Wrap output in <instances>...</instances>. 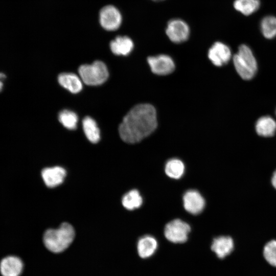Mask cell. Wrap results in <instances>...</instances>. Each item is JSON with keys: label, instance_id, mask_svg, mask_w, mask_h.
<instances>
[{"label": "cell", "instance_id": "2e32d148", "mask_svg": "<svg viewBox=\"0 0 276 276\" xmlns=\"http://www.w3.org/2000/svg\"><path fill=\"white\" fill-rule=\"evenodd\" d=\"M110 48L113 54L126 56L133 50V42L127 36H118L110 42Z\"/></svg>", "mask_w": 276, "mask_h": 276}, {"label": "cell", "instance_id": "30bf717a", "mask_svg": "<svg viewBox=\"0 0 276 276\" xmlns=\"http://www.w3.org/2000/svg\"><path fill=\"white\" fill-rule=\"evenodd\" d=\"M183 203L185 209L193 215L200 213L205 206L203 197L195 190H189L185 193L183 196Z\"/></svg>", "mask_w": 276, "mask_h": 276}, {"label": "cell", "instance_id": "8992f818", "mask_svg": "<svg viewBox=\"0 0 276 276\" xmlns=\"http://www.w3.org/2000/svg\"><path fill=\"white\" fill-rule=\"evenodd\" d=\"M166 31L171 41L176 43L186 41L190 35L188 24L178 18L171 19L168 22Z\"/></svg>", "mask_w": 276, "mask_h": 276}, {"label": "cell", "instance_id": "6da1fadb", "mask_svg": "<svg viewBox=\"0 0 276 276\" xmlns=\"http://www.w3.org/2000/svg\"><path fill=\"white\" fill-rule=\"evenodd\" d=\"M157 125L154 107L149 104H140L131 109L124 117L119 127V132L123 141L134 144L152 133Z\"/></svg>", "mask_w": 276, "mask_h": 276}, {"label": "cell", "instance_id": "5b68a950", "mask_svg": "<svg viewBox=\"0 0 276 276\" xmlns=\"http://www.w3.org/2000/svg\"><path fill=\"white\" fill-rule=\"evenodd\" d=\"M190 231L189 224L180 219H176L166 225L164 235L167 239L171 242L182 243L187 241Z\"/></svg>", "mask_w": 276, "mask_h": 276}, {"label": "cell", "instance_id": "4fadbf2b", "mask_svg": "<svg viewBox=\"0 0 276 276\" xmlns=\"http://www.w3.org/2000/svg\"><path fill=\"white\" fill-rule=\"evenodd\" d=\"M22 268L21 260L15 256L6 257L0 263V271L3 276H19Z\"/></svg>", "mask_w": 276, "mask_h": 276}, {"label": "cell", "instance_id": "3957f363", "mask_svg": "<svg viewBox=\"0 0 276 276\" xmlns=\"http://www.w3.org/2000/svg\"><path fill=\"white\" fill-rule=\"evenodd\" d=\"M235 68L239 75L244 80H249L255 76L258 65L251 49L245 44H241L233 57Z\"/></svg>", "mask_w": 276, "mask_h": 276}, {"label": "cell", "instance_id": "cb8c5ba5", "mask_svg": "<svg viewBox=\"0 0 276 276\" xmlns=\"http://www.w3.org/2000/svg\"><path fill=\"white\" fill-rule=\"evenodd\" d=\"M263 255L269 265L276 267V240H271L265 244Z\"/></svg>", "mask_w": 276, "mask_h": 276}, {"label": "cell", "instance_id": "ba28073f", "mask_svg": "<svg viewBox=\"0 0 276 276\" xmlns=\"http://www.w3.org/2000/svg\"><path fill=\"white\" fill-rule=\"evenodd\" d=\"M147 61L152 72L158 75H166L174 70V63L172 58L167 55L149 57Z\"/></svg>", "mask_w": 276, "mask_h": 276}, {"label": "cell", "instance_id": "277c9868", "mask_svg": "<svg viewBox=\"0 0 276 276\" xmlns=\"http://www.w3.org/2000/svg\"><path fill=\"white\" fill-rule=\"evenodd\" d=\"M78 72L84 83L89 85L101 84L108 77L107 67L101 61H95L91 64L82 65Z\"/></svg>", "mask_w": 276, "mask_h": 276}, {"label": "cell", "instance_id": "603a6c76", "mask_svg": "<svg viewBox=\"0 0 276 276\" xmlns=\"http://www.w3.org/2000/svg\"><path fill=\"white\" fill-rule=\"evenodd\" d=\"M59 122L66 128L73 130L76 128L78 122L77 115L73 111L65 109L58 115Z\"/></svg>", "mask_w": 276, "mask_h": 276}, {"label": "cell", "instance_id": "7402d4cb", "mask_svg": "<svg viewBox=\"0 0 276 276\" xmlns=\"http://www.w3.org/2000/svg\"><path fill=\"white\" fill-rule=\"evenodd\" d=\"M261 31L263 36L267 39L276 36V17L267 16L264 17L260 24Z\"/></svg>", "mask_w": 276, "mask_h": 276}, {"label": "cell", "instance_id": "ac0fdd59", "mask_svg": "<svg viewBox=\"0 0 276 276\" xmlns=\"http://www.w3.org/2000/svg\"><path fill=\"white\" fill-rule=\"evenodd\" d=\"M82 126L87 139L93 143H97L100 139V130L97 123L91 118L87 116L82 121Z\"/></svg>", "mask_w": 276, "mask_h": 276}, {"label": "cell", "instance_id": "ffe728a7", "mask_svg": "<svg viewBox=\"0 0 276 276\" xmlns=\"http://www.w3.org/2000/svg\"><path fill=\"white\" fill-rule=\"evenodd\" d=\"M122 202L126 209L133 210L142 205L143 199L137 190H132L123 196Z\"/></svg>", "mask_w": 276, "mask_h": 276}, {"label": "cell", "instance_id": "d4e9b609", "mask_svg": "<svg viewBox=\"0 0 276 276\" xmlns=\"http://www.w3.org/2000/svg\"><path fill=\"white\" fill-rule=\"evenodd\" d=\"M271 183L272 187L276 190V169L273 171L272 174Z\"/></svg>", "mask_w": 276, "mask_h": 276}, {"label": "cell", "instance_id": "52a82bcc", "mask_svg": "<svg viewBox=\"0 0 276 276\" xmlns=\"http://www.w3.org/2000/svg\"><path fill=\"white\" fill-rule=\"evenodd\" d=\"M99 18L101 26L108 31L118 29L122 22V16L120 11L112 5L103 7L100 10Z\"/></svg>", "mask_w": 276, "mask_h": 276}, {"label": "cell", "instance_id": "d6986e66", "mask_svg": "<svg viewBox=\"0 0 276 276\" xmlns=\"http://www.w3.org/2000/svg\"><path fill=\"white\" fill-rule=\"evenodd\" d=\"M165 171L169 177L177 179L183 175L185 172V165L180 159L172 158L166 163Z\"/></svg>", "mask_w": 276, "mask_h": 276}, {"label": "cell", "instance_id": "9c48e42d", "mask_svg": "<svg viewBox=\"0 0 276 276\" xmlns=\"http://www.w3.org/2000/svg\"><path fill=\"white\" fill-rule=\"evenodd\" d=\"M232 53L230 48L225 44L217 41L215 42L208 52V57L216 66H221L230 60Z\"/></svg>", "mask_w": 276, "mask_h": 276}, {"label": "cell", "instance_id": "8fae6325", "mask_svg": "<svg viewBox=\"0 0 276 276\" xmlns=\"http://www.w3.org/2000/svg\"><path fill=\"white\" fill-rule=\"evenodd\" d=\"M234 248V240L231 237L228 236L215 238L211 245L212 250L220 259L225 258L232 252Z\"/></svg>", "mask_w": 276, "mask_h": 276}, {"label": "cell", "instance_id": "83f0119b", "mask_svg": "<svg viewBox=\"0 0 276 276\" xmlns=\"http://www.w3.org/2000/svg\"><path fill=\"white\" fill-rule=\"evenodd\" d=\"M275 114H276V110H275Z\"/></svg>", "mask_w": 276, "mask_h": 276}, {"label": "cell", "instance_id": "e0dca14e", "mask_svg": "<svg viewBox=\"0 0 276 276\" xmlns=\"http://www.w3.org/2000/svg\"><path fill=\"white\" fill-rule=\"evenodd\" d=\"M59 83L72 93H78L82 88L79 78L73 73H61L58 77Z\"/></svg>", "mask_w": 276, "mask_h": 276}, {"label": "cell", "instance_id": "4316f807", "mask_svg": "<svg viewBox=\"0 0 276 276\" xmlns=\"http://www.w3.org/2000/svg\"><path fill=\"white\" fill-rule=\"evenodd\" d=\"M153 1H163V0H153Z\"/></svg>", "mask_w": 276, "mask_h": 276}, {"label": "cell", "instance_id": "484cf974", "mask_svg": "<svg viewBox=\"0 0 276 276\" xmlns=\"http://www.w3.org/2000/svg\"><path fill=\"white\" fill-rule=\"evenodd\" d=\"M6 78V75L2 73H0V92L2 91L3 87V80Z\"/></svg>", "mask_w": 276, "mask_h": 276}, {"label": "cell", "instance_id": "9a60e30c", "mask_svg": "<svg viewBox=\"0 0 276 276\" xmlns=\"http://www.w3.org/2000/svg\"><path fill=\"white\" fill-rule=\"evenodd\" d=\"M255 129L259 136L265 137H271L276 132V122L269 116L261 117L257 121Z\"/></svg>", "mask_w": 276, "mask_h": 276}, {"label": "cell", "instance_id": "7c38bea8", "mask_svg": "<svg viewBox=\"0 0 276 276\" xmlns=\"http://www.w3.org/2000/svg\"><path fill=\"white\" fill-rule=\"evenodd\" d=\"M41 176L46 186L53 188L62 183L66 176V171L58 166L46 168L42 170Z\"/></svg>", "mask_w": 276, "mask_h": 276}, {"label": "cell", "instance_id": "7a4b0ae2", "mask_svg": "<svg viewBox=\"0 0 276 276\" xmlns=\"http://www.w3.org/2000/svg\"><path fill=\"white\" fill-rule=\"evenodd\" d=\"M75 237V231L72 225L65 222L56 229L47 230L43 237L45 247L53 252H60L67 248Z\"/></svg>", "mask_w": 276, "mask_h": 276}, {"label": "cell", "instance_id": "5bb4252c", "mask_svg": "<svg viewBox=\"0 0 276 276\" xmlns=\"http://www.w3.org/2000/svg\"><path fill=\"white\" fill-rule=\"evenodd\" d=\"M158 246L156 239L150 235H145L140 238L137 245L138 254L140 257L146 259L151 257Z\"/></svg>", "mask_w": 276, "mask_h": 276}, {"label": "cell", "instance_id": "44dd1931", "mask_svg": "<svg viewBox=\"0 0 276 276\" xmlns=\"http://www.w3.org/2000/svg\"><path fill=\"white\" fill-rule=\"evenodd\" d=\"M260 6L259 0H236L234 3L235 9L245 15L255 12Z\"/></svg>", "mask_w": 276, "mask_h": 276}]
</instances>
